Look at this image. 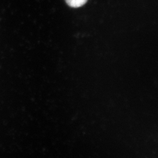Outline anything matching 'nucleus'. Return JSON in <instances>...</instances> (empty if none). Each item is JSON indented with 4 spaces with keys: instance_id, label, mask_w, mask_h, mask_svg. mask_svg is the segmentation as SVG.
I'll return each mask as SVG.
<instances>
[{
    "instance_id": "f257e3e1",
    "label": "nucleus",
    "mask_w": 158,
    "mask_h": 158,
    "mask_svg": "<svg viewBox=\"0 0 158 158\" xmlns=\"http://www.w3.org/2000/svg\"><path fill=\"white\" fill-rule=\"evenodd\" d=\"M88 0H65L67 4L73 8H78L83 6Z\"/></svg>"
}]
</instances>
